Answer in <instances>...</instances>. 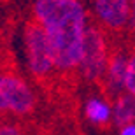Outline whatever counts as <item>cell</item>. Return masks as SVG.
<instances>
[{"mask_svg": "<svg viewBox=\"0 0 135 135\" xmlns=\"http://www.w3.org/2000/svg\"><path fill=\"white\" fill-rule=\"evenodd\" d=\"M25 44V60L30 74L35 79H47L56 72L55 58L51 51L49 37L46 30L33 20L28 21L23 32Z\"/></svg>", "mask_w": 135, "mask_h": 135, "instance_id": "7a4b0ae2", "label": "cell"}, {"mask_svg": "<svg viewBox=\"0 0 135 135\" xmlns=\"http://www.w3.org/2000/svg\"><path fill=\"white\" fill-rule=\"evenodd\" d=\"M0 135H25V133L14 123H2L0 125Z\"/></svg>", "mask_w": 135, "mask_h": 135, "instance_id": "30bf717a", "label": "cell"}, {"mask_svg": "<svg viewBox=\"0 0 135 135\" xmlns=\"http://www.w3.org/2000/svg\"><path fill=\"white\" fill-rule=\"evenodd\" d=\"M109 60L110 53L105 32L97 25H90V28L86 32L84 51H83V58H81L77 72L88 83H102Z\"/></svg>", "mask_w": 135, "mask_h": 135, "instance_id": "277c9868", "label": "cell"}, {"mask_svg": "<svg viewBox=\"0 0 135 135\" xmlns=\"http://www.w3.org/2000/svg\"><path fill=\"white\" fill-rule=\"evenodd\" d=\"M84 116L95 126H107L112 123V102L104 97H90L84 104Z\"/></svg>", "mask_w": 135, "mask_h": 135, "instance_id": "52a82bcc", "label": "cell"}, {"mask_svg": "<svg viewBox=\"0 0 135 135\" xmlns=\"http://www.w3.org/2000/svg\"><path fill=\"white\" fill-rule=\"evenodd\" d=\"M118 135H135V123H128L125 126H119Z\"/></svg>", "mask_w": 135, "mask_h": 135, "instance_id": "8fae6325", "label": "cell"}, {"mask_svg": "<svg viewBox=\"0 0 135 135\" xmlns=\"http://www.w3.org/2000/svg\"><path fill=\"white\" fill-rule=\"evenodd\" d=\"M112 123L118 128L128 123H135V97L130 93H121L112 102Z\"/></svg>", "mask_w": 135, "mask_h": 135, "instance_id": "ba28073f", "label": "cell"}, {"mask_svg": "<svg viewBox=\"0 0 135 135\" xmlns=\"http://www.w3.org/2000/svg\"><path fill=\"white\" fill-rule=\"evenodd\" d=\"M90 14L95 25L102 30L123 32L130 28L132 21V2L130 0H90Z\"/></svg>", "mask_w": 135, "mask_h": 135, "instance_id": "5b68a950", "label": "cell"}, {"mask_svg": "<svg viewBox=\"0 0 135 135\" xmlns=\"http://www.w3.org/2000/svg\"><path fill=\"white\" fill-rule=\"evenodd\" d=\"M132 2V21H130V30L135 32V0H130Z\"/></svg>", "mask_w": 135, "mask_h": 135, "instance_id": "7c38bea8", "label": "cell"}, {"mask_svg": "<svg viewBox=\"0 0 135 135\" xmlns=\"http://www.w3.org/2000/svg\"><path fill=\"white\" fill-rule=\"evenodd\" d=\"M90 7L84 0H35L32 18L46 32L90 26Z\"/></svg>", "mask_w": 135, "mask_h": 135, "instance_id": "6da1fadb", "label": "cell"}, {"mask_svg": "<svg viewBox=\"0 0 135 135\" xmlns=\"http://www.w3.org/2000/svg\"><path fill=\"white\" fill-rule=\"evenodd\" d=\"M128 55L125 51H114L110 55L109 65L104 75V84L105 91L110 97H118L121 93H125V81H126V69H128Z\"/></svg>", "mask_w": 135, "mask_h": 135, "instance_id": "8992f818", "label": "cell"}, {"mask_svg": "<svg viewBox=\"0 0 135 135\" xmlns=\"http://www.w3.org/2000/svg\"><path fill=\"white\" fill-rule=\"evenodd\" d=\"M125 91L135 97V49L128 55V69H126Z\"/></svg>", "mask_w": 135, "mask_h": 135, "instance_id": "9c48e42d", "label": "cell"}, {"mask_svg": "<svg viewBox=\"0 0 135 135\" xmlns=\"http://www.w3.org/2000/svg\"><path fill=\"white\" fill-rule=\"evenodd\" d=\"M37 105L30 83L14 72H0V114L26 116Z\"/></svg>", "mask_w": 135, "mask_h": 135, "instance_id": "3957f363", "label": "cell"}]
</instances>
